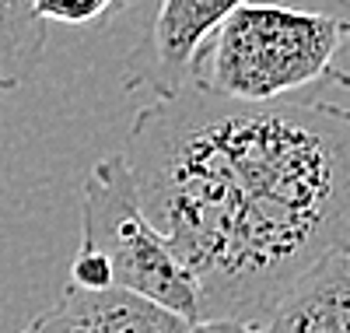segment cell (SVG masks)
<instances>
[{"instance_id": "obj_1", "label": "cell", "mask_w": 350, "mask_h": 333, "mask_svg": "<svg viewBox=\"0 0 350 333\" xmlns=\"http://www.w3.org/2000/svg\"><path fill=\"white\" fill-rule=\"evenodd\" d=\"M144 214L196 281L200 323L259 326L298 274L350 246V109L235 102L186 81L130 123Z\"/></svg>"}, {"instance_id": "obj_2", "label": "cell", "mask_w": 350, "mask_h": 333, "mask_svg": "<svg viewBox=\"0 0 350 333\" xmlns=\"http://www.w3.org/2000/svg\"><path fill=\"white\" fill-rule=\"evenodd\" d=\"M343 36L340 14L249 0L200 46L186 81L235 102L291 99L308 84L333 81Z\"/></svg>"}, {"instance_id": "obj_3", "label": "cell", "mask_w": 350, "mask_h": 333, "mask_svg": "<svg viewBox=\"0 0 350 333\" xmlns=\"http://www.w3.org/2000/svg\"><path fill=\"white\" fill-rule=\"evenodd\" d=\"M81 249L105 260L112 288L200 323L196 281L172 242L144 214L123 151L98 158L81 186Z\"/></svg>"}, {"instance_id": "obj_4", "label": "cell", "mask_w": 350, "mask_h": 333, "mask_svg": "<svg viewBox=\"0 0 350 333\" xmlns=\"http://www.w3.org/2000/svg\"><path fill=\"white\" fill-rule=\"evenodd\" d=\"M249 0H158L148 36L126 56L123 88H148L154 95H172L189 77V67L217 25Z\"/></svg>"}, {"instance_id": "obj_5", "label": "cell", "mask_w": 350, "mask_h": 333, "mask_svg": "<svg viewBox=\"0 0 350 333\" xmlns=\"http://www.w3.org/2000/svg\"><path fill=\"white\" fill-rule=\"evenodd\" d=\"M193 323L175 316L154 301L105 288L84 291L67 284V291L42 309L28 326L18 333H189Z\"/></svg>"}, {"instance_id": "obj_6", "label": "cell", "mask_w": 350, "mask_h": 333, "mask_svg": "<svg viewBox=\"0 0 350 333\" xmlns=\"http://www.w3.org/2000/svg\"><path fill=\"white\" fill-rule=\"evenodd\" d=\"M259 333H350V246L323 253L291 281Z\"/></svg>"}, {"instance_id": "obj_7", "label": "cell", "mask_w": 350, "mask_h": 333, "mask_svg": "<svg viewBox=\"0 0 350 333\" xmlns=\"http://www.w3.org/2000/svg\"><path fill=\"white\" fill-rule=\"evenodd\" d=\"M49 25L32 0H0V92H18L36 77L46 56Z\"/></svg>"}, {"instance_id": "obj_8", "label": "cell", "mask_w": 350, "mask_h": 333, "mask_svg": "<svg viewBox=\"0 0 350 333\" xmlns=\"http://www.w3.org/2000/svg\"><path fill=\"white\" fill-rule=\"evenodd\" d=\"M36 14L46 25H67V28H98L120 14L140 8L144 0H32Z\"/></svg>"}, {"instance_id": "obj_9", "label": "cell", "mask_w": 350, "mask_h": 333, "mask_svg": "<svg viewBox=\"0 0 350 333\" xmlns=\"http://www.w3.org/2000/svg\"><path fill=\"white\" fill-rule=\"evenodd\" d=\"M189 333H259V326H249V323H221V319H203V323H193Z\"/></svg>"}, {"instance_id": "obj_10", "label": "cell", "mask_w": 350, "mask_h": 333, "mask_svg": "<svg viewBox=\"0 0 350 333\" xmlns=\"http://www.w3.org/2000/svg\"><path fill=\"white\" fill-rule=\"evenodd\" d=\"M333 81L350 88V21H347V36H343V46H340V56H336V67H333Z\"/></svg>"}]
</instances>
